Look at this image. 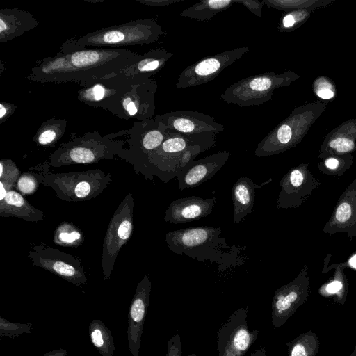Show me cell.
<instances>
[{
	"mask_svg": "<svg viewBox=\"0 0 356 356\" xmlns=\"http://www.w3.org/2000/svg\"><path fill=\"white\" fill-rule=\"evenodd\" d=\"M165 356H182V345L179 334H176L168 341Z\"/></svg>",
	"mask_w": 356,
	"mask_h": 356,
	"instance_id": "36",
	"label": "cell"
},
{
	"mask_svg": "<svg viewBox=\"0 0 356 356\" xmlns=\"http://www.w3.org/2000/svg\"><path fill=\"white\" fill-rule=\"evenodd\" d=\"M350 264L353 267L356 268V255L351 258Z\"/></svg>",
	"mask_w": 356,
	"mask_h": 356,
	"instance_id": "46",
	"label": "cell"
},
{
	"mask_svg": "<svg viewBox=\"0 0 356 356\" xmlns=\"http://www.w3.org/2000/svg\"><path fill=\"white\" fill-rule=\"evenodd\" d=\"M28 256L33 266L47 270L76 286L85 284L88 280L81 260L75 255L41 243L34 245Z\"/></svg>",
	"mask_w": 356,
	"mask_h": 356,
	"instance_id": "12",
	"label": "cell"
},
{
	"mask_svg": "<svg viewBox=\"0 0 356 356\" xmlns=\"http://www.w3.org/2000/svg\"><path fill=\"white\" fill-rule=\"evenodd\" d=\"M248 47L229 49L204 57L186 67L178 76L175 87L188 88L206 83L248 52Z\"/></svg>",
	"mask_w": 356,
	"mask_h": 356,
	"instance_id": "14",
	"label": "cell"
},
{
	"mask_svg": "<svg viewBox=\"0 0 356 356\" xmlns=\"http://www.w3.org/2000/svg\"><path fill=\"white\" fill-rule=\"evenodd\" d=\"M20 171L16 164L9 159H2L0 161V200L6 193L13 190L20 176Z\"/></svg>",
	"mask_w": 356,
	"mask_h": 356,
	"instance_id": "32",
	"label": "cell"
},
{
	"mask_svg": "<svg viewBox=\"0 0 356 356\" xmlns=\"http://www.w3.org/2000/svg\"><path fill=\"white\" fill-rule=\"evenodd\" d=\"M299 78L300 76L292 71L263 72L230 85L220 98L227 104L241 107L259 106L272 99L275 89L288 86Z\"/></svg>",
	"mask_w": 356,
	"mask_h": 356,
	"instance_id": "8",
	"label": "cell"
},
{
	"mask_svg": "<svg viewBox=\"0 0 356 356\" xmlns=\"http://www.w3.org/2000/svg\"><path fill=\"white\" fill-rule=\"evenodd\" d=\"M350 205L347 202H343L337 207L335 216L338 222H345L350 218Z\"/></svg>",
	"mask_w": 356,
	"mask_h": 356,
	"instance_id": "40",
	"label": "cell"
},
{
	"mask_svg": "<svg viewBox=\"0 0 356 356\" xmlns=\"http://www.w3.org/2000/svg\"><path fill=\"white\" fill-rule=\"evenodd\" d=\"M151 281L148 275L138 283L128 313V347L132 356H139L143 329L149 304Z\"/></svg>",
	"mask_w": 356,
	"mask_h": 356,
	"instance_id": "16",
	"label": "cell"
},
{
	"mask_svg": "<svg viewBox=\"0 0 356 356\" xmlns=\"http://www.w3.org/2000/svg\"><path fill=\"white\" fill-rule=\"evenodd\" d=\"M304 180V176L299 169H294L290 172L288 176V187L297 188L300 187Z\"/></svg>",
	"mask_w": 356,
	"mask_h": 356,
	"instance_id": "39",
	"label": "cell"
},
{
	"mask_svg": "<svg viewBox=\"0 0 356 356\" xmlns=\"http://www.w3.org/2000/svg\"><path fill=\"white\" fill-rule=\"evenodd\" d=\"M234 3L235 0H203L184 10L180 15L200 22H207Z\"/></svg>",
	"mask_w": 356,
	"mask_h": 356,
	"instance_id": "25",
	"label": "cell"
},
{
	"mask_svg": "<svg viewBox=\"0 0 356 356\" xmlns=\"http://www.w3.org/2000/svg\"><path fill=\"white\" fill-rule=\"evenodd\" d=\"M39 22L29 12L17 8L0 10V42L13 40L35 29Z\"/></svg>",
	"mask_w": 356,
	"mask_h": 356,
	"instance_id": "20",
	"label": "cell"
},
{
	"mask_svg": "<svg viewBox=\"0 0 356 356\" xmlns=\"http://www.w3.org/2000/svg\"><path fill=\"white\" fill-rule=\"evenodd\" d=\"M63 124H66L65 121L60 120H49L44 123L40 127L35 140L37 144L42 146H53L54 143L63 135L65 127Z\"/></svg>",
	"mask_w": 356,
	"mask_h": 356,
	"instance_id": "31",
	"label": "cell"
},
{
	"mask_svg": "<svg viewBox=\"0 0 356 356\" xmlns=\"http://www.w3.org/2000/svg\"><path fill=\"white\" fill-rule=\"evenodd\" d=\"M286 346L287 356H316L320 342L317 334L310 330L299 334Z\"/></svg>",
	"mask_w": 356,
	"mask_h": 356,
	"instance_id": "27",
	"label": "cell"
},
{
	"mask_svg": "<svg viewBox=\"0 0 356 356\" xmlns=\"http://www.w3.org/2000/svg\"><path fill=\"white\" fill-rule=\"evenodd\" d=\"M325 164L330 169H335L339 166V161L335 158H329L325 161Z\"/></svg>",
	"mask_w": 356,
	"mask_h": 356,
	"instance_id": "44",
	"label": "cell"
},
{
	"mask_svg": "<svg viewBox=\"0 0 356 356\" xmlns=\"http://www.w3.org/2000/svg\"><path fill=\"white\" fill-rule=\"evenodd\" d=\"M185 0H138L143 4L151 6H166Z\"/></svg>",
	"mask_w": 356,
	"mask_h": 356,
	"instance_id": "41",
	"label": "cell"
},
{
	"mask_svg": "<svg viewBox=\"0 0 356 356\" xmlns=\"http://www.w3.org/2000/svg\"><path fill=\"white\" fill-rule=\"evenodd\" d=\"M312 88L316 96L322 100H332L335 97L334 83L327 76L317 77L313 82Z\"/></svg>",
	"mask_w": 356,
	"mask_h": 356,
	"instance_id": "35",
	"label": "cell"
},
{
	"mask_svg": "<svg viewBox=\"0 0 356 356\" xmlns=\"http://www.w3.org/2000/svg\"><path fill=\"white\" fill-rule=\"evenodd\" d=\"M356 118L348 120L334 128L325 137L326 147L336 153L344 154L355 148Z\"/></svg>",
	"mask_w": 356,
	"mask_h": 356,
	"instance_id": "24",
	"label": "cell"
},
{
	"mask_svg": "<svg viewBox=\"0 0 356 356\" xmlns=\"http://www.w3.org/2000/svg\"><path fill=\"white\" fill-rule=\"evenodd\" d=\"M248 307L235 310L218 331V356H243L255 342L258 330H249Z\"/></svg>",
	"mask_w": 356,
	"mask_h": 356,
	"instance_id": "13",
	"label": "cell"
},
{
	"mask_svg": "<svg viewBox=\"0 0 356 356\" xmlns=\"http://www.w3.org/2000/svg\"><path fill=\"white\" fill-rule=\"evenodd\" d=\"M14 105L7 104V103H1L0 104V119L1 122H3V120L6 119L10 116V114L13 113L14 109H13Z\"/></svg>",
	"mask_w": 356,
	"mask_h": 356,
	"instance_id": "42",
	"label": "cell"
},
{
	"mask_svg": "<svg viewBox=\"0 0 356 356\" xmlns=\"http://www.w3.org/2000/svg\"><path fill=\"white\" fill-rule=\"evenodd\" d=\"M139 57L126 49L86 48L67 40L55 55L39 60L27 78L39 83L79 85L115 75Z\"/></svg>",
	"mask_w": 356,
	"mask_h": 356,
	"instance_id": "1",
	"label": "cell"
},
{
	"mask_svg": "<svg viewBox=\"0 0 356 356\" xmlns=\"http://www.w3.org/2000/svg\"><path fill=\"white\" fill-rule=\"evenodd\" d=\"M154 120L161 123L165 129L185 134H214L225 129L213 117L198 111L179 110L156 115Z\"/></svg>",
	"mask_w": 356,
	"mask_h": 356,
	"instance_id": "15",
	"label": "cell"
},
{
	"mask_svg": "<svg viewBox=\"0 0 356 356\" xmlns=\"http://www.w3.org/2000/svg\"><path fill=\"white\" fill-rule=\"evenodd\" d=\"M78 99L90 106L100 107L128 120H150L155 112L156 82L118 73L102 79L79 84Z\"/></svg>",
	"mask_w": 356,
	"mask_h": 356,
	"instance_id": "2",
	"label": "cell"
},
{
	"mask_svg": "<svg viewBox=\"0 0 356 356\" xmlns=\"http://www.w3.org/2000/svg\"><path fill=\"white\" fill-rule=\"evenodd\" d=\"M264 1L268 8L288 12L299 9L316 10L334 2V0H264Z\"/></svg>",
	"mask_w": 356,
	"mask_h": 356,
	"instance_id": "30",
	"label": "cell"
},
{
	"mask_svg": "<svg viewBox=\"0 0 356 356\" xmlns=\"http://www.w3.org/2000/svg\"><path fill=\"white\" fill-rule=\"evenodd\" d=\"M172 54L164 48L159 47L150 49L131 65L120 73L130 78L147 80L163 69Z\"/></svg>",
	"mask_w": 356,
	"mask_h": 356,
	"instance_id": "21",
	"label": "cell"
},
{
	"mask_svg": "<svg viewBox=\"0 0 356 356\" xmlns=\"http://www.w3.org/2000/svg\"><path fill=\"white\" fill-rule=\"evenodd\" d=\"M325 108L326 104L321 101L295 108L258 143L254 155L257 157L271 156L296 145Z\"/></svg>",
	"mask_w": 356,
	"mask_h": 356,
	"instance_id": "4",
	"label": "cell"
},
{
	"mask_svg": "<svg viewBox=\"0 0 356 356\" xmlns=\"http://www.w3.org/2000/svg\"><path fill=\"white\" fill-rule=\"evenodd\" d=\"M0 216L16 217L28 222H39L44 219V212L33 207L20 193L9 191L0 200Z\"/></svg>",
	"mask_w": 356,
	"mask_h": 356,
	"instance_id": "22",
	"label": "cell"
},
{
	"mask_svg": "<svg viewBox=\"0 0 356 356\" xmlns=\"http://www.w3.org/2000/svg\"><path fill=\"white\" fill-rule=\"evenodd\" d=\"M118 134L102 136L88 132L81 137L62 143L50 156L49 167L60 168L72 164H91L103 159H113L124 149V142L114 140Z\"/></svg>",
	"mask_w": 356,
	"mask_h": 356,
	"instance_id": "6",
	"label": "cell"
},
{
	"mask_svg": "<svg viewBox=\"0 0 356 356\" xmlns=\"http://www.w3.org/2000/svg\"><path fill=\"white\" fill-rule=\"evenodd\" d=\"M343 287L342 282L338 280L333 281L329 283L326 287L325 291L328 295H337L339 303L343 305L345 301L341 297V290Z\"/></svg>",
	"mask_w": 356,
	"mask_h": 356,
	"instance_id": "38",
	"label": "cell"
},
{
	"mask_svg": "<svg viewBox=\"0 0 356 356\" xmlns=\"http://www.w3.org/2000/svg\"><path fill=\"white\" fill-rule=\"evenodd\" d=\"M84 240L83 232L70 222H60L54 232V243L60 246L77 248L84 242Z\"/></svg>",
	"mask_w": 356,
	"mask_h": 356,
	"instance_id": "28",
	"label": "cell"
},
{
	"mask_svg": "<svg viewBox=\"0 0 356 356\" xmlns=\"http://www.w3.org/2000/svg\"><path fill=\"white\" fill-rule=\"evenodd\" d=\"M166 136L148 158L149 180L154 176L167 183L201 153L216 144V134H185L166 129Z\"/></svg>",
	"mask_w": 356,
	"mask_h": 356,
	"instance_id": "3",
	"label": "cell"
},
{
	"mask_svg": "<svg viewBox=\"0 0 356 356\" xmlns=\"http://www.w3.org/2000/svg\"><path fill=\"white\" fill-rule=\"evenodd\" d=\"M314 10L299 9L285 12L280 18L277 29L280 32H290L297 29L309 19Z\"/></svg>",
	"mask_w": 356,
	"mask_h": 356,
	"instance_id": "33",
	"label": "cell"
},
{
	"mask_svg": "<svg viewBox=\"0 0 356 356\" xmlns=\"http://www.w3.org/2000/svg\"><path fill=\"white\" fill-rule=\"evenodd\" d=\"M31 323H19L10 322L3 317H0V337H10L12 339L17 338L23 334H30L32 332Z\"/></svg>",
	"mask_w": 356,
	"mask_h": 356,
	"instance_id": "34",
	"label": "cell"
},
{
	"mask_svg": "<svg viewBox=\"0 0 356 356\" xmlns=\"http://www.w3.org/2000/svg\"><path fill=\"white\" fill-rule=\"evenodd\" d=\"M222 229L211 226H200L170 231L165 234L169 249L177 254H185L191 258L204 261H220L224 252L229 248L225 239L220 237Z\"/></svg>",
	"mask_w": 356,
	"mask_h": 356,
	"instance_id": "9",
	"label": "cell"
},
{
	"mask_svg": "<svg viewBox=\"0 0 356 356\" xmlns=\"http://www.w3.org/2000/svg\"><path fill=\"white\" fill-rule=\"evenodd\" d=\"M40 172H24L22 173L16 183L15 188L22 195H32L35 193L40 184H42L44 179V173L49 168L48 161L38 166Z\"/></svg>",
	"mask_w": 356,
	"mask_h": 356,
	"instance_id": "29",
	"label": "cell"
},
{
	"mask_svg": "<svg viewBox=\"0 0 356 356\" xmlns=\"http://www.w3.org/2000/svg\"><path fill=\"white\" fill-rule=\"evenodd\" d=\"M163 33L161 26L154 19H141L103 28L68 40L81 47L118 48L149 44L156 42Z\"/></svg>",
	"mask_w": 356,
	"mask_h": 356,
	"instance_id": "5",
	"label": "cell"
},
{
	"mask_svg": "<svg viewBox=\"0 0 356 356\" xmlns=\"http://www.w3.org/2000/svg\"><path fill=\"white\" fill-rule=\"evenodd\" d=\"M307 298V288L299 280H294L278 289L271 304V323L274 328L282 327Z\"/></svg>",
	"mask_w": 356,
	"mask_h": 356,
	"instance_id": "17",
	"label": "cell"
},
{
	"mask_svg": "<svg viewBox=\"0 0 356 356\" xmlns=\"http://www.w3.org/2000/svg\"><path fill=\"white\" fill-rule=\"evenodd\" d=\"M188 356H197V355L194 353H191V354H189Z\"/></svg>",
	"mask_w": 356,
	"mask_h": 356,
	"instance_id": "48",
	"label": "cell"
},
{
	"mask_svg": "<svg viewBox=\"0 0 356 356\" xmlns=\"http://www.w3.org/2000/svg\"><path fill=\"white\" fill-rule=\"evenodd\" d=\"M67 351L66 349L60 348L47 352L42 356H67Z\"/></svg>",
	"mask_w": 356,
	"mask_h": 356,
	"instance_id": "43",
	"label": "cell"
},
{
	"mask_svg": "<svg viewBox=\"0 0 356 356\" xmlns=\"http://www.w3.org/2000/svg\"><path fill=\"white\" fill-rule=\"evenodd\" d=\"M113 175L100 169L81 172L44 173L42 185L51 188L56 197L66 202H81L100 195L112 182Z\"/></svg>",
	"mask_w": 356,
	"mask_h": 356,
	"instance_id": "7",
	"label": "cell"
},
{
	"mask_svg": "<svg viewBox=\"0 0 356 356\" xmlns=\"http://www.w3.org/2000/svg\"><path fill=\"white\" fill-rule=\"evenodd\" d=\"M127 131L130 136L129 147H124L118 157L131 164L136 173L143 175L149 180L148 158L164 140L165 127L150 119L134 122L132 128Z\"/></svg>",
	"mask_w": 356,
	"mask_h": 356,
	"instance_id": "10",
	"label": "cell"
},
{
	"mask_svg": "<svg viewBox=\"0 0 356 356\" xmlns=\"http://www.w3.org/2000/svg\"><path fill=\"white\" fill-rule=\"evenodd\" d=\"M349 356H356V343L353 353Z\"/></svg>",
	"mask_w": 356,
	"mask_h": 356,
	"instance_id": "47",
	"label": "cell"
},
{
	"mask_svg": "<svg viewBox=\"0 0 356 356\" xmlns=\"http://www.w3.org/2000/svg\"><path fill=\"white\" fill-rule=\"evenodd\" d=\"M229 156L227 151L218 152L190 162L177 177L179 190L197 187L213 177L225 164Z\"/></svg>",
	"mask_w": 356,
	"mask_h": 356,
	"instance_id": "18",
	"label": "cell"
},
{
	"mask_svg": "<svg viewBox=\"0 0 356 356\" xmlns=\"http://www.w3.org/2000/svg\"><path fill=\"white\" fill-rule=\"evenodd\" d=\"M216 202V197L197 196L176 199L167 208L164 221L181 224L200 220L211 214Z\"/></svg>",
	"mask_w": 356,
	"mask_h": 356,
	"instance_id": "19",
	"label": "cell"
},
{
	"mask_svg": "<svg viewBox=\"0 0 356 356\" xmlns=\"http://www.w3.org/2000/svg\"><path fill=\"white\" fill-rule=\"evenodd\" d=\"M260 186L248 177L238 179L232 189L234 223H238L253 211L255 189Z\"/></svg>",
	"mask_w": 356,
	"mask_h": 356,
	"instance_id": "23",
	"label": "cell"
},
{
	"mask_svg": "<svg viewBox=\"0 0 356 356\" xmlns=\"http://www.w3.org/2000/svg\"><path fill=\"white\" fill-rule=\"evenodd\" d=\"M266 347H261L255 351L251 353L250 356H266Z\"/></svg>",
	"mask_w": 356,
	"mask_h": 356,
	"instance_id": "45",
	"label": "cell"
},
{
	"mask_svg": "<svg viewBox=\"0 0 356 356\" xmlns=\"http://www.w3.org/2000/svg\"><path fill=\"white\" fill-rule=\"evenodd\" d=\"M235 3L243 5L248 10L257 17H262V8L265 5L264 0H235Z\"/></svg>",
	"mask_w": 356,
	"mask_h": 356,
	"instance_id": "37",
	"label": "cell"
},
{
	"mask_svg": "<svg viewBox=\"0 0 356 356\" xmlns=\"http://www.w3.org/2000/svg\"><path fill=\"white\" fill-rule=\"evenodd\" d=\"M134 200L128 193L113 213L103 240L102 266L104 281L112 273L115 260L121 248L129 241L134 222Z\"/></svg>",
	"mask_w": 356,
	"mask_h": 356,
	"instance_id": "11",
	"label": "cell"
},
{
	"mask_svg": "<svg viewBox=\"0 0 356 356\" xmlns=\"http://www.w3.org/2000/svg\"><path fill=\"white\" fill-rule=\"evenodd\" d=\"M89 334L92 345L102 356L114 355L112 333L101 320L94 319L90 323Z\"/></svg>",
	"mask_w": 356,
	"mask_h": 356,
	"instance_id": "26",
	"label": "cell"
}]
</instances>
